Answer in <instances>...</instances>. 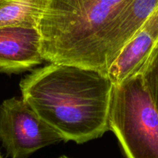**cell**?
I'll return each mask as SVG.
<instances>
[{
    "instance_id": "6da1fadb",
    "label": "cell",
    "mask_w": 158,
    "mask_h": 158,
    "mask_svg": "<svg viewBox=\"0 0 158 158\" xmlns=\"http://www.w3.org/2000/svg\"><path fill=\"white\" fill-rule=\"evenodd\" d=\"M22 98L63 138L84 143L109 131L113 84L107 74L50 63L19 84Z\"/></svg>"
},
{
    "instance_id": "7a4b0ae2",
    "label": "cell",
    "mask_w": 158,
    "mask_h": 158,
    "mask_svg": "<svg viewBox=\"0 0 158 158\" xmlns=\"http://www.w3.org/2000/svg\"><path fill=\"white\" fill-rule=\"evenodd\" d=\"M132 0H49L40 23L41 53L49 63L107 74L105 45Z\"/></svg>"
},
{
    "instance_id": "3957f363",
    "label": "cell",
    "mask_w": 158,
    "mask_h": 158,
    "mask_svg": "<svg viewBox=\"0 0 158 158\" xmlns=\"http://www.w3.org/2000/svg\"><path fill=\"white\" fill-rule=\"evenodd\" d=\"M109 130L127 158H158V114L141 73L113 85Z\"/></svg>"
},
{
    "instance_id": "277c9868",
    "label": "cell",
    "mask_w": 158,
    "mask_h": 158,
    "mask_svg": "<svg viewBox=\"0 0 158 158\" xmlns=\"http://www.w3.org/2000/svg\"><path fill=\"white\" fill-rule=\"evenodd\" d=\"M0 141L10 158H28L64 139L23 98H11L0 106Z\"/></svg>"
},
{
    "instance_id": "5b68a950",
    "label": "cell",
    "mask_w": 158,
    "mask_h": 158,
    "mask_svg": "<svg viewBox=\"0 0 158 158\" xmlns=\"http://www.w3.org/2000/svg\"><path fill=\"white\" fill-rule=\"evenodd\" d=\"M39 28L0 27V71L19 73L44 61Z\"/></svg>"
},
{
    "instance_id": "8992f818",
    "label": "cell",
    "mask_w": 158,
    "mask_h": 158,
    "mask_svg": "<svg viewBox=\"0 0 158 158\" xmlns=\"http://www.w3.org/2000/svg\"><path fill=\"white\" fill-rule=\"evenodd\" d=\"M158 41V7L109 65L107 75L119 85L140 74Z\"/></svg>"
},
{
    "instance_id": "52a82bcc",
    "label": "cell",
    "mask_w": 158,
    "mask_h": 158,
    "mask_svg": "<svg viewBox=\"0 0 158 158\" xmlns=\"http://www.w3.org/2000/svg\"><path fill=\"white\" fill-rule=\"evenodd\" d=\"M158 7V0H132L114 24L106 40V68Z\"/></svg>"
},
{
    "instance_id": "ba28073f",
    "label": "cell",
    "mask_w": 158,
    "mask_h": 158,
    "mask_svg": "<svg viewBox=\"0 0 158 158\" xmlns=\"http://www.w3.org/2000/svg\"><path fill=\"white\" fill-rule=\"evenodd\" d=\"M49 0H0V27L39 28Z\"/></svg>"
},
{
    "instance_id": "9c48e42d",
    "label": "cell",
    "mask_w": 158,
    "mask_h": 158,
    "mask_svg": "<svg viewBox=\"0 0 158 158\" xmlns=\"http://www.w3.org/2000/svg\"><path fill=\"white\" fill-rule=\"evenodd\" d=\"M140 73L158 114V45L155 47Z\"/></svg>"
},
{
    "instance_id": "30bf717a",
    "label": "cell",
    "mask_w": 158,
    "mask_h": 158,
    "mask_svg": "<svg viewBox=\"0 0 158 158\" xmlns=\"http://www.w3.org/2000/svg\"><path fill=\"white\" fill-rule=\"evenodd\" d=\"M59 158H70V157H68V156H62Z\"/></svg>"
},
{
    "instance_id": "8fae6325",
    "label": "cell",
    "mask_w": 158,
    "mask_h": 158,
    "mask_svg": "<svg viewBox=\"0 0 158 158\" xmlns=\"http://www.w3.org/2000/svg\"><path fill=\"white\" fill-rule=\"evenodd\" d=\"M0 158H2V155H1V153H0Z\"/></svg>"
},
{
    "instance_id": "7c38bea8",
    "label": "cell",
    "mask_w": 158,
    "mask_h": 158,
    "mask_svg": "<svg viewBox=\"0 0 158 158\" xmlns=\"http://www.w3.org/2000/svg\"><path fill=\"white\" fill-rule=\"evenodd\" d=\"M156 45H158V41H157V44H156Z\"/></svg>"
}]
</instances>
